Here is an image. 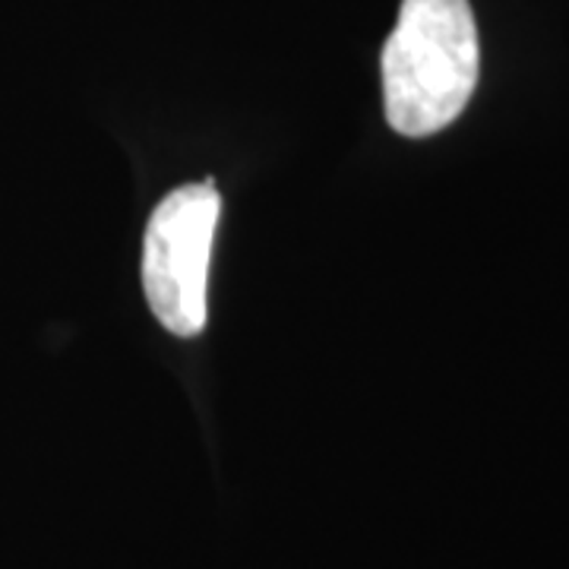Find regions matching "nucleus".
Returning a JSON list of instances; mask_svg holds the SVG:
<instances>
[{"instance_id":"nucleus-1","label":"nucleus","mask_w":569,"mask_h":569,"mask_svg":"<svg viewBox=\"0 0 569 569\" xmlns=\"http://www.w3.org/2000/svg\"><path fill=\"white\" fill-rule=\"evenodd\" d=\"M478 61L468 0H402L383 48V104L392 130L418 140L456 121L475 92Z\"/></svg>"},{"instance_id":"nucleus-2","label":"nucleus","mask_w":569,"mask_h":569,"mask_svg":"<svg viewBox=\"0 0 569 569\" xmlns=\"http://www.w3.org/2000/svg\"><path fill=\"white\" fill-rule=\"evenodd\" d=\"M219 209L222 200L216 183H187L156 206L146 228V301L159 323L181 339L200 336L206 326V282Z\"/></svg>"}]
</instances>
